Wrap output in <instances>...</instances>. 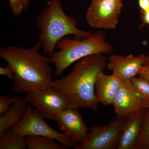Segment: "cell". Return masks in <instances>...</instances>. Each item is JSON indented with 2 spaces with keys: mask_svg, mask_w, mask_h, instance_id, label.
Segmentation results:
<instances>
[{
  "mask_svg": "<svg viewBox=\"0 0 149 149\" xmlns=\"http://www.w3.org/2000/svg\"><path fill=\"white\" fill-rule=\"evenodd\" d=\"M40 111L28 104L23 117L13 125L9 129L19 136H42L58 141L65 148L74 149L77 143L63 133H60L52 129L44 120Z\"/></svg>",
  "mask_w": 149,
  "mask_h": 149,
  "instance_id": "5",
  "label": "cell"
},
{
  "mask_svg": "<svg viewBox=\"0 0 149 149\" xmlns=\"http://www.w3.org/2000/svg\"><path fill=\"white\" fill-rule=\"evenodd\" d=\"M122 7V0H92L86 13V22L93 28L115 29Z\"/></svg>",
  "mask_w": 149,
  "mask_h": 149,
  "instance_id": "7",
  "label": "cell"
},
{
  "mask_svg": "<svg viewBox=\"0 0 149 149\" xmlns=\"http://www.w3.org/2000/svg\"><path fill=\"white\" fill-rule=\"evenodd\" d=\"M60 130L69 136L75 143L85 145L87 142L88 127L77 109L68 107L56 118Z\"/></svg>",
  "mask_w": 149,
  "mask_h": 149,
  "instance_id": "11",
  "label": "cell"
},
{
  "mask_svg": "<svg viewBox=\"0 0 149 149\" xmlns=\"http://www.w3.org/2000/svg\"><path fill=\"white\" fill-rule=\"evenodd\" d=\"M125 118H114L106 125H93L87 135L83 145H77L74 149H116L120 143V134Z\"/></svg>",
  "mask_w": 149,
  "mask_h": 149,
  "instance_id": "6",
  "label": "cell"
},
{
  "mask_svg": "<svg viewBox=\"0 0 149 149\" xmlns=\"http://www.w3.org/2000/svg\"><path fill=\"white\" fill-rule=\"evenodd\" d=\"M27 3H28V4L29 5V0H27Z\"/></svg>",
  "mask_w": 149,
  "mask_h": 149,
  "instance_id": "26",
  "label": "cell"
},
{
  "mask_svg": "<svg viewBox=\"0 0 149 149\" xmlns=\"http://www.w3.org/2000/svg\"><path fill=\"white\" fill-rule=\"evenodd\" d=\"M36 23L40 30L38 40L44 53L49 57L55 51L57 43L62 38L73 35L75 38L84 39L93 34L77 28L75 18L64 12L61 0H48L46 7L37 15Z\"/></svg>",
  "mask_w": 149,
  "mask_h": 149,
  "instance_id": "3",
  "label": "cell"
},
{
  "mask_svg": "<svg viewBox=\"0 0 149 149\" xmlns=\"http://www.w3.org/2000/svg\"><path fill=\"white\" fill-rule=\"evenodd\" d=\"M133 88L144 99L149 101V81L141 76L134 77L131 80Z\"/></svg>",
  "mask_w": 149,
  "mask_h": 149,
  "instance_id": "18",
  "label": "cell"
},
{
  "mask_svg": "<svg viewBox=\"0 0 149 149\" xmlns=\"http://www.w3.org/2000/svg\"><path fill=\"white\" fill-rule=\"evenodd\" d=\"M0 149H25L27 148L26 137L13 133L9 128L0 137Z\"/></svg>",
  "mask_w": 149,
  "mask_h": 149,
  "instance_id": "15",
  "label": "cell"
},
{
  "mask_svg": "<svg viewBox=\"0 0 149 149\" xmlns=\"http://www.w3.org/2000/svg\"><path fill=\"white\" fill-rule=\"evenodd\" d=\"M140 17L142 22L140 28H142L148 25L149 29V10L140 11Z\"/></svg>",
  "mask_w": 149,
  "mask_h": 149,
  "instance_id": "21",
  "label": "cell"
},
{
  "mask_svg": "<svg viewBox=\"0 0 149 149\" xmlns=\"http://www.w3.org/2000/svg\"><path fill=\"white\" fill-rule=\"evenodd\" d=\"M55 51L50 57L51 63L55 67L56 76H59L75 62L95 54L111 52L113 47L106 41L103 31L93 33L91 37L84 39L66 36L57 43Z\"/></svg>",
  "mask_w": 149,
  "mask_h": 149,
  "instance_id": "4",
  "label": "cell"
},
{
  "mask_svg": "<svg viewBox=\"0 0 149 149\" xmlns=\"http://www.w3.org/2000/svg\"><path fill=\"white\" fill-rule=\"evenodd\" d=\"M135 149H149V108L147 110L141 133Z\"/></svg>",
  "mask_w": 149,
  "mask_h": 149,
  "instance_id": "17",
  "label": "cell"
},
{
  "mask_svg": "<svg viewBox=\"0 0 149 149\" xmlns=\"http://www.w3.org/2000/svg\"><path fill=\"white\" fill-rule=\"evenodd\" d=\"M28 149H65L66 148L57 143L54 139L42 136H26Z\"/></svg>",
  "mask_w": 149,
  "mask_h": 149,
  "instance_id": "16",
  "label": "cell"
},
{
  "mask_svg": "<svg viewBox=\"0 0 149 149\" xmlns=\"http://www.w3.org/2000/svg\"><path fill=\"white\" fill-rule=\"evenodd\" d=\"M13 71L12 68L8 64L7 66L6 67H0V74L1 75H6L7 77L11 79L13 76Z\"/></svg>",
  "mask_w": 149,
  "mask_h": 149,
  "instance_id": "22",
  "label": "cell"
},
{
  "mask_svg": "<svg viewBox=\"0 0 149 149\" xmlns=\"http://www.w3.org/2000/svg\"><path fill=\"white\" fill-rule=\"evenodd\" d=\"M139 75L149 81V65H144Z\"/></svg>",
  "mask_w": 149,
  "mask_h": 149,
  "instance_id": "23",
  "label": "cell"
},
{
  "mask_svg": "<svg viewBox=\"0 0 149 149\" xmlns=\"http://www.w3.org/2000/svg\"><path fill=\"white\" fill-rule=\"evenodd\" d=\"M148 109L139 110L125 118L117 149H135Z\"/></svg>",
  "mask_w": 149,
  "mask_h": 149,
  "instance_id": "12",
  "label": "cell"
},
{
  "mask_svg": "<svg viewBox=\"0 0 149 149\" xmlns=\"http://www.w3.org/2000/svg\"><path fill=\"white\" fill-rule=\"evenodd\" d=\"M112 105L117 116L127 118L139 110L149 108V101L141 96L133 86L122 81Z\"/></svg>",
  "mask_w": 149,
  "mask_h": 149,
  "instance_id": "10",
  "label": "cell"
},
{
  "mask_svg": "<svg viewBox=\"0 0 149 149\" xmlns=\"http://www.w3.org/2000/svg\"><path fill=\"white\" fill-rule=\"evenodd\" d=\"M14 101V97L11 98L4 95L0 96V116L6 113L10 108V104Z\"/></svg>",
  "mask_w": 149,
  "mask_h": 149,
  "instance_id": "20",
  "label": "cell"
},
{
  "mask_svg": "<svg viewBox=\"0 0 149 149\" xmlns=\"http://www.w3.org/2000/svg\"><path fill=\"white\" fill-rule=\"evenodd\" d=\"M42 43H37L28 49L9 45L0 49V56L12 68V89L16 94L52 88V71L50 57L40 53Z\"/></svg>",
  "mask_w": 149,
  "mask_h": 149,
  "instance_id": "1",
  "label": "cell"
},
{
  "mask_svg": "<svg viewBox=\"0 0 149 149\" xmlns=\"http://www.w3.org/2000/svg\"><path fill=\"white\" fill-rule=\"evenodd\" d=\"M146 57L144 54L138 56L111 55L108 59L107 66L123 83L133 86L131 80L136 75H139L145 65Z\"/></svg>",
  "mask_w": 149,
  "mask_h": 149,
  "instance_id": "9",
  "label": "cell"
},
{
  "mask_svg": "<svg viewBox=\"0 0 149 149\" xmlns=\"http://www.w3.org/2000/svg\"><path fill=\"white\" fill-rule=\"evenodd\" d=\"M107 61V58L102 54L83 58L66 76L53 80L52 88L64 96L69 108L97 111L100 102L95 93L96 78L99 72L105 69Z\"/></svg>",
  "mask_w": 149,
  "mask_h": 149,
  "instance_id": "2",
  "label": "cell"
},
{
  "mask_svg": "<svg viewBox=\"0 0 149 149\" xmlns=\"http://www.w3.org/2000/svg\"><path fill=\"white\" fill-rule=\"evenodd\" d=\"M145 65H149V53L148 55L146 56V59H145Z\"/></svg>",
  "mask_w": 149,
  "mask_h": 149,
  "instance_id": "25",
  "label": "cell"
},
{
  "mask_svg": "<svg viewBox=\"0 0 149 149\" xmlns=\"http://www.w3.org/2000/svg\"><path fill=\"white\" fill-rule=\"evenodd\" d=\"M28 103L26 97L17 95L10 109L0 117V137L13 125L19 121L25 114Z\"/></svg>",
  "mask_w": 149,
  "mask_h": 149,
  "instance_id": "14",
  "label": "cell"
},
{
  "mask_svg": "<svg viewBox=\"0 0 149 149\" xmlns=\"http://www.w3.org/2000/svg\"><path fill=\"white\" fill-rule=\"evenodd\" d=\"M141 10H149V0H138Z\"/></svg>",
  "mask_w": 149,
  "mask_h": 149,
  "instance_id": "24",
  "label": "cell"
},
{
  "mask_svg": "<svg viewBox=\"0 0 149 149\" xmlns=\"http://www.w3.org/2000/svg\"><path fill=\"white\" fill-rule=\"evenodd\" d=\"M25 97L28 104L38 110L44 118L54 121L69 107L64 96L53 88L28 92Z\"/></svg>",
  "mask_w": 149,
  "mask_h": 149,
  "instance_id": "8",
  "label": "cell"
},
{
  "mask_svg": "<svg viewBox=\"0 0 149 149\" xmlns=\"http://www.w3.org/2000/svg\"><path fill=\"white\" fill-rule=\"evenodd\" d=\"M122 81L114 74L107 75L100 71L96 78V95L99 102L105 106L112 104Z\"/></svg>",
  "mask_w": 149,
  "mask_h": 149,
  "instance_id": "13",
  "label": "cell"
},
{
  "mask_svg": "<svg viewBox=\"0 0 149 149\" xmlns=\"http://www.w3.org/2000/svg\"><path fill=\"white\" fill-rule=\"evenodd\" d=\"M10 6L14 16L18 17L21 15L23 10H27L29 5L27 0H8Z\"/></svg>",
  "mask_w": 149,
  "mask_h": 149,
  "instance_id": "19",
  "label": "cell"
}]
</instances>
